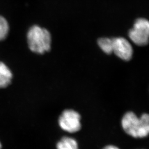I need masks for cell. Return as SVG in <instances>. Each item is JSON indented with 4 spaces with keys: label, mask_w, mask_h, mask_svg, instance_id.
I'll return each mask as SVG.
<instances>
[{
    "label": "cell",
    "mask_w": 149,
    "mask_h": 149,
    "mask_svg": "<svg viewBox=\"0 0 149 149\" xmlns=\"http://www.w3.org/2000/svg\"><path fill=\"white\" fill-rule=\"evenodd\" d=\"M28 48L33 53L43 55L49 52L52 44V38L47 29L38 25H33L27 33Z\"/></svg>",
    "instance_id": "obj_1"
},
{
    "label": "cell",
    "mask_w": 149,
    "mask_h": 149,
    "mask_svg": "<svg viewBox=\"0 0 149 149\" xmlns=\"http://www.w3.org/2000/svg\"><path fill=\"white\" fill-rule=\"evenodd\" d=\"M121 123L124 131L133 138H144L149 135V114L143 113L139 118L134 112H127Z\"/></svg>",
    "instance_id": "obj_2"
},
{
    "label": "cell",
    "mask_w": 149,
    "mask_h": 149,
    "mask_svg": "<svg viewBox=\"0 0 149 149\" xmlns=\"http://www.w3.org/2000/svg\"><path fill=\"white\" fill-rule=\"evenodd\" d=\"M81 117L79 112L72 109H65L58 119L59 127L64 132L75 133L81 129Z\"/></svg>",
    "instance_id": "obj_3"
},
{
    "label": "cell",
    "mask_w": 149,
    "mask_h": 149,
    "mask_svg": "<svg viewBox=\"0 0 149 149\" xmlns=\"http://www.w3.org/2000/svg\"><path fill=\"white\" fill-rule=\"evenodd\" d=\"M129 37L135 44L143 47L149 42V21L140 18L137 19L133 28L129 32Z\"/></svg>",
    "instance_id": "obj_4"
},
{
    "label": "cell",
    "mask_w": 149,
    "mask_h": 149,
    "mask_svg": "<svg viewBox=\"0 0 149 149\" xmlns=\"http://www.w3.org/2000/svg\"><path fill=\"white\" fill-rule=\"evenodd\" d=\"M112 53L123 60H130L133 57V49L129 42L122 37L112 38Z\"/></svg>",
    "instance_id": "obj_5"
},
{
    "label": "cell",
    "mask_w": 149,
    "mask_h": 149,
    "mask_svg": "<svg viewBox=\"0 0 149 149\" xmlns=\"http://www.w3.org/2000/svg\"><path fill=\"white\" fill-rule=\"evenodd\" d=\"M13 74L6 64L0 61V89H3L10 85L13 80Z\"/></svg>",
    "instance_id": "obj_6"
},
{
    "label": "cell",
    "mask_w": 149,
    "mask_h": 149,
    "mask_svg": "<svg viewBox=\"0 0 149 149\" xmlns=\"http://www.w3.org/2000/svg\"><path fill=\"white\" fill-rule=\"evenodd\" d=\"M56 149H79L76 139L70 136H63L56 145Z\"/></svg>",
    "instance_id": "obj_7"
},
{
    "label": "cell",
    "mask_w": 149,
    "mask_h": 149,
    "mask_svg": "<svg viewBox=\"0 0 149 149\" xmlns=\"http://www.w3.org/2000/svg\"><path fill=\"white\" fill-rule=\"evenodd\" d=\"M98 45L102 50L107 54H111L112 53L113 40L112 38H101L98 40Z\"/></svg>",
    "instance_id": "obj_8"
},
{
    "label": "cell",
    "mask_w": 149,
    "mask_h": 149,
    "mask_svg": "<svg viewBox=\"0 0 149 149\" xmlns=\"http://www.w3.org/2000/svg\"><path fill=\"white\" fill-rule=\"evenodd\" d=\"M10 32V25L5 17L0 15V42L5 40Z\"/></svg>",
    "instance_id": "obj_9"
},
{
    "label": "cell",
    "mask_w": 149,
    "mask_h": 149,
    "mask_svg": "<svg viewBox=\"0 0 149 149\" xmlns=\"http://www.w3.org/2000/svg\"><path fill=\"white\" fill-rule=\"evenodd\" d=\"M102 149H120L117 146L113 145H109L104 146Z\"/></svg>",
    "instance_id": "obj_10"
},
{
    "label": "cell",
    "mask_w": 149,
    "mask_h": 149,
    "mask_svg": "<svg viewBox=\"0 0 149 149\" xmlns=\"http://www.w3.org/2000/svg\"><path fill=\"white\" fill-rule=\"evenodd\" d=\"M2 144H1V143L0 141V149H2Z\"/></svg>",
    "instance_id": "obj_11"
}]
</instances>
